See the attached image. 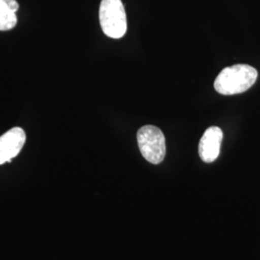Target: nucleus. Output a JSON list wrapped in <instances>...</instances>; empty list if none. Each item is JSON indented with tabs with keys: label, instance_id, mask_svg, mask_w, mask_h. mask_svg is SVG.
I'll use <instances>...</instances> for the list:
<instances>
[{
	"label": "nucleus",
	"instance_id": "nucleus-3",
	"mask_svg": "<svg viewBox=\"0 0 260 260\" xmlns=\"http://www.w3.org/2000/svg\"><path fill=\"white\" fill-rule=\"evenodd\" d=\"M140 151L151 164L161 163L166 155V141L163 132L154 125H145L137 132Z\"/></svg>",
	"mask_w": 260,
	"mask_h": 260
},
{
	"label": "nucleus",
	"instance_id": "nucleus-2",
	"mask_svg": "<svg viewBox=\"0 0 260 260\" xmlns=\"http://www.w3.org/2000/svg\"><path fill=\"white\" fill-rule=\"evenodd\" d=\"M100 22L103 33L113 39H120L126 33V14L121 0H102Z\"/></svg>",
	"mask_w": 260,
	"mask_h": 260
},
{
	"label": "nucleus",
	"instance_id": "nucleus-6",
	"mask_svg": "<svg viewBox=\"0 0 260 260\" xmlns=\"http://www.w3.org/2000/svg\"><path fill=\"white\" fill-rule=\"evenodd\" d=\"M19 7L17 0H0V31H8L17 25Z\"/></svg>",
	"mask_w": 260,
	"mask_h": 260
},
{
	"label": "nucleus",
	"instance_id": "nucleus-4",
	"mask_svg": "<svg viewBox=\"0 0 260 260\" xmlns=\"http://www.w3.org/2000/svg\"><path fill=\"white\" fill-rule=\"evenodd\" d=\"M25 141V132L20 127H13L0 136V165L11 163L23 148Z\"/></svg>",
	"mask_w": 260,
	"mask_h": 260
},
{
	"label": "nucleus",
	"instance_id": "nucleus-1",
	"mask_svg": "<svg viewBox=\"0 0 260 260\" xmlns=\"http://www.w3.org/2000/svg\"><path fill=\"white\" fill-rule=\"evenodd\" d=\"M257 71L245 64L224 68L216 77L215 90L223 95H233L248 91L257 79Z\"/></svg>",
	"mask_w": 260,
	"mask_h": 260
},
{
	"label": "nucleus",
	"instance_id": "nucleus-5",
	"mask_svg": "<svg viewBox=\"0 0 260 260\" xmlns=\"http://www.w3.org/2000/svg\"><path fill=\"white\" fill-rule=\"evenodd\" d=\"M223 137V131L220 127L211 126L205 130L199 145V154L204 162L211 163L218 158Z\"/></svg>",
	"mask_w": 260,
	"mask_h": 260
}]
</instances>
